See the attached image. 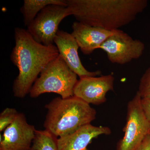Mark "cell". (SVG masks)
I'll list each match as a JSON object with an SVG mask.
<instances>
[{"label":"cell","mask_w":150,"mask_h":150,"mask_svg":"<svg viewBox=\"0 0 150 150\" xmlns=\"http://www.w3.org/2000/svg\"><path fill=\"white\" fill-rule=\"evenodd\" d=\"M14 38L11 60L19 72L13 91L15 96L23 98L29 93L38 75L59 53L55 45L45 46L35 41L27 29L15 28Z\"/></svg>","instance_id":"6da1fadb"},{"label":"cell","mask_w":150,"mask_h":150,"mask_svg":"<svg viewBox=\"0 0 150 150\" xmlns=\"http://www.w3.org/2000/svg\"><path fill=\"white\" fill-rule=\"evenodd\" d=\"M77 21L107 30L120 29L136 19L147 0H66Z\"/></svg>","instance_id":"7a4b0ae2"},{"label":"cell","mask_w":150,"mask_h":150,"mask_svg":"<svg viewBox=\"0 0 150 150\" xmlns=\"http://www.w3.org/2000/svg\"><path fill=\"white\" fill-rule=\"evenodd\" d=\"M45 108L47 113L43 126L58 138L74 133L96 118L95 109L74 96L56 98Z\"/></svg>","instance_id":"3957f363"},{"label":"cell","mask_w":150,"mask_h":150,"mask_svg":"<svg viewBox=\"0 0 150 150\" xmlns=\"http://www.w3.org/2000/svg\"><path fill=\"white\" fill-rule=\"evenodd\" d=\"M77 76L59 54L40 73L30 91V96L36 98L47 93L58 94L63 98L74 96Z\"/></svg>","instance_id":"277c9868"},{"label":"cell","mask_w":150,"mask_h":150,"mask_svg":"<svg viewBox=\"0 0 150 150\" xmlns=\"http://www.w3.org/2000/svg\"><path fill=\"white\" fill-rule=\"evenodd\" d=\"M140 94L137 91L127 105L124 135L118 142L117 150H136L148 134H150V121L145 116Z\"/></svg>","instance_id":"5b68a950"},{"label":"cell","mask_w":150,"mask_h":150,"mask_svg":"<svg viewBox=\"0 0 150 150\" xmlns=\"http://www.w3.org/2000/svg\"><path fill=\"white\" fill-rule=\"evenodd\" d=\"M70 16L71 14L67 7L50 5L37 15L27 26V31L38 43L45 46L54 45L59 24Z\"/></svg>","instance_id":"8992f818"},{"label":"cell","mask_w":150,"mask_h":150,"mask_svg":"<svg viewBox=\"0 0 150 150\" xmlns=\"http://www.w3.org/2000/svg\"><path fill=\"white\" fill-rule=\"evenodd\" d=\"M112 31V34L100 48L106 52L111 63L124 65L142 56L145 49L142 41L134 39L120 29Z\"/></svg>","instance_id":"52a82bcc"},{"label":"cell","mask_w":150,"mask_h":150,"mask_svg":"<svg viewBox=\"0 0 150 150\" xmlns=\"http://www.w3.org/2000/svg\"><path fill=\"white\" fill-rule=\"evenodd\" d=\"M36 129L19 113L14 121L0 135V150H30Z\"/></svg>","instance_id":"ba28073f"},{"label":"cell","mask_w":150,"mask_h":150,"mask_svg":"<svg viewBox=\"0 0 150 150\" xmlns=\"http://www.w3.org/2000/svg\"><path fill=\"white\" fill-rule=\"evenodd\" d=\"M114 81L112 74L81 78L75 86L74 96L89 104H102L106 102L107 93L113 90Z\"/></svg>","instance_id":"9c48e42d"},{"label":"cell","mask_w":150,"mask_h":150,"mask_svg":"<svg viewBox=\"0 0 150 150\" xmlns=\"http://www.w3.org/2000/svg\"><path fill=\"white\" fill-rule=\"evenodd\" d=\"M54 43L58 48L59 54L70 69L80 79L86 77H96L101 74V71L99 70L90 71L83 67L78 54L79 47L71 33L59 30L54 38Z\"/></svg>","instance_id":"30bf717a"},{"label":"cell","mask_w":150,"mask_h":150,"mask_svg":"<svg viewBox=\"0 0 150 150\" xmlns=\"http://www.w3.org/2000/svg\"><path fill=\"white\" fill-rule=\"evenodd\" d=\"M71 34L76 39L81 51L84 55L91 54L100 49L105 41L112 34V31L74 22L72 25Z\"/></svg>","instance_id":"8fae6325"},{"label":"cell","mask_w":150,"mask_h":150,"mask_svg":"<svg viewBox=\"0 0 150 150\" xmlns=\"http://www.w3.org/2000/svg\"><path fill=\"white\" fill-rule=\"evenodd\" d=\"M111 131L107 126L88 124L74 133L58 138V150H88L87 146L94 139L101 135H108Z\"/></svg>","instance_id":"7c38bea8"},{"label":"cell","mask_w":150,"mask_h":150,"mask_svg":"<svg viewBox=\"0 0 150 150\" xmlns=\"http://www.w3.org/2000/svg\"><path fill=\"white\" fill-rule=\"evenodd\" d=\"M50 5L67 7L66 0H24L21 12L25 25L27 27L40 11Z\"/></svg>","instance_id":"4fadbf2b"},{"label":"cell","mask_w":150,"mask_h":150,"mask_svg":"<svg viewBox=\"0 0 150 150\" xmlns=\"http://www.w3.org/2000/svg\"><path fill=\"white\" fill-rule=\"evenodd\" d=\"M58 138L49 131L36 130L30 150H58Z\"/></svg>","instance_id":"5bb4252c"},{"label":"cell","mask_w":150,"mask_h":150,"mask_svg":"<svg viewBox=\"0 0 150 150\" xmlns=\"http://www.w3.org/2000/svg\"><path fill=\"white\" fill-rule=\"evenodd\" d=\"M18 112L16 109L7 108L0 114V131H4L5 129L14 121Z\"/></svg>","instance_id":"9a60e30c"},{"label":"cell","mask_w":150,"mask_h":150,"mask_svg":"<svg viewBox=\"0 0 150 150\" xmlns=\"http://www.w3.org/2000/svg\"><path fill=\"white\" fill-rule=\"evenodd\" d=\"M138 91L142 98L150 99V67L142 75Z\"/></svg>","instance_id":"2e32d148"},{"label":"cell","mask_w":150,"mask_h":150,"mask_svg":"<svg viewBox=\"0 0 150 150\" xmlns=\"http://www.w3.org/2000/svg\"><path fill=\"white\" fill-rule=\"evenodd\" d=\"M141 105L146 118L150 121V99L142 98Z\"/></svg>","instance_id":"e0dca14e"},{"label":"cell","mask_w":150,"mask_h":150,"mask_svg":"<svg viewBox=\"0 0 150 150\" xmlns=\"http://www.w3.org/2000/svg\"><path fill=\"white\" fill-rule=\"evenodd\" d=\"M136 150H150V134L146 136Z\"/></svg>","instance_id":"ac0fdd59"}]
</instances>
